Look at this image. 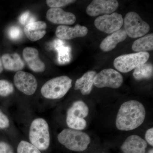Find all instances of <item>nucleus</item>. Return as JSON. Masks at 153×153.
Here are the masks:
<instances>
[{
  "label": "nucleus",
  "instance_id": "f257e3e1",
  "mask_svg": "<svg viewBox=\"0 0 153 153\" xmlns=\"http://www.w3.org/2000/svg\"><path fill=\"white\" fill-rule=\"evenodd\" d=\"M146 115L144 106L140 102L134 100L126 102L119 110L116 126L120 130H132L142 124Z\"/></svg>",
  "mask_w": 153,
  "mask_h": 153
},
{
  "label": "nucleus",
  "instance_id": "f03ea898",
  "mask_svg": "<svg viewBox=\"0 0 153 153\" xmlns=\"http://www.w3.org/2000/svg\"><path fill=\"white\" fill-rule=\"evenodd\" d=\"M57 139L68 149L74 152L85 150L91 142L87 134L71 128L63 129L57 136Z\"/></svg>",
  "mask_w": 153,
  "mask_h": 153
},
{
  "label": "nucleus",
  "instance_id": "7ed1b4c3",
  "mask_svg": "<svg viewBox=\"0 0 153 153\" xmlns=\"http://www.w3.org/2000/svg\"><path fill=\"white\" fill-rule=\"evenodd\" d=\"M29 138L31 143L39 150H45L50 144V134L48 123L44 119L34 120L30 127Z\"/></svg>",
  "mask_w": 153,
  "mask_h": 153
},
{
  "label": "nucleus",
  "instance_id": "20e7f679",
  "mask_svg": "<svg viewBox=\"0 0 153 153\" xmlns=\"http://www.w3.org/2000/svg\"><path fill=\"white\" fill-rule=\"evenodd\" d=\"M72 79L66 76H57L48 80L41 88L45 98L59 99L66 95L72 85Z\"/></svg>",
  "mask_w": 153,
  "mask_h": 153
},
{
  "label": "nucleus",
  "instance_id": "39448f33",
  "mask_svg": "<svg viewBox=\"0 0 153 153\" xmlns=\"http://www.w3.org/2000/svg\"><path fill=\"white\" fill-rule=\"evenodd\" d=\"M89 113L88 107L82 101H77L73 103L67 113L66 123L70 128L82 130L86 126V117Z\"/></svg>",
  "mask_w": 153,
  "mask_h": 153
},
{
  "label": "nucleus",
  "instance_id": "423d86ee",
  "mask_svg": "<svg viewBox=\"0 0 153 153\" xmlns=\"http://www.w3.org/2000/svg\"><path fill=\"white\" fill-rule=\"evenodd\" d=\"M149 57V54L147 52L121 55L115 59L114 66L118 71L127 73L146 63Z\"/></svg>",
  "mask_w": 153,
  "mask_h": 153
},
{
  "label": "nucleus",
  "instance_id": "0eeeda50",
  "mask_svg": "<svg viewBox=\"0 0 153 153\" xmlns=\"http://www.w3.org/2000/svg\"><path fill=\"white\" fill-rule=\"evenodd\" d=\"M123 25L127 36L133 38L145 36L150 29L149 24L143 21L139 15L134 12L126 14Z\"/></svg>",
  "mask_w": 153,
  "mask_h": 153
},
{
  "label": "nucleus",
  "instance_id": "6e6552de",
  "mask_svg": "<svg viewBox=\"0 0 153 153\" xmlns=\"http://www.w3.org/2000/svg\"><path fill=\"white\" fill-rule=\"evenodd\" d=\"M123 81V76L120 73L112 68H106L96 74L94 84L98 88H117L121 86Z\"/></svg>",
  "mask_w": 153,
  "mask_h": 153
},
{
  "label": "nucleus",
  "instance_id": "1a4fd4ad",
  "mask_svg": "<svg viewBox=\"0 0 153 153\" xmlns=\"http://www.w3.org/2000/svg\"><path fill=\"white\" fill-rule=\"evenodd\" d=\"M94 26L100 31L107 34H112L121 29L123 24V19L117 13L104 15L95 19Z\"/></svg>",
  "mask_w": 153,
  "mask_h": 153
},
{
  "label": "nucleus",
  "instance_id": "9d476101",
  "mask_svg": "<svg viewBox=\"0 0 153 153\" xmlns=\"http://www.w3.org/2000/svg\"><path fill=\"white\" fill-rule=\"evenodd\" d=\"M15 86L26 95H31L36 92L38 82L35 76L24 71H17L14 77Z\"/></svg>",
  "mask_w": 153,
  "mask_h": 153
},
{
  "label": "nucleus",
  "instance_id": "9b49d317",
  "mask_svg": "<svg viewBox=\"0 0 153 153\" xmlns=\"http://www.w3.org/2000/svg\"><path fill=\"white\" fill-rule=\"evenodd\" d=\"M118 7L119 3L116 0H94L88 6L86 13L91 17L112 14Z\"/></svg>",
  "mask_w": 153,
  "mask_h": 153
},
{
  "label": "nucleus",
  "instance_id": "f8f14e48",
  "mask_svg": "<svg viewBox=\"0 0 153 153\" xmlns=\"http://www.w3.org/2000/svg\"><path fill=\"white\" fill-rule=\"evenodd\" d=\"M88 32L87 28L84 26L76 25L74 27H72L66 25H60L56 29L55 34L59 39L68 40L85 37Z\"/></svg>",
  "mask_w": 153,
  "mask_h": 153
},
{
  "label": "nucleus",
  "instance_id": "ddd939ff",
  "mask_svg": "<svg viewBox=\"0 0 153 153\" xmlns=\"http://www.w3.org/2000/svg\"><path fill=\"white\" fill-rule=\"evenodd\" d=\"M47 18L53 24L62 25H72L76 22L75 15L60 8H51L47 13Z\"/></svg>",
  "mask_w": 153,
  "mask_h": 153
},
{
  "label": "nucleus",
  "instance_id": "4468645a",
  "mask_svg": "<svg viewBox=\"0 0 153 153\" xmlns=\"http://www.w3.org/2000/svg\"><path fill=\"white\" fill-rule=\"evenodd\" d=\"M146 142L137 135L130 136L121 147L123 153H146Z\"/></svg>",
  "mask_w": 153,
  "mask_h": 153
},
{
  "label": "nucleus",
  "instance_id": "2eb2a0df",
  "mask_svg": "<svg viewBox=\"0 0 153 153\" xmlns=\"http://www.w3.org/2000/svg\"><path fill=\"white\" fill-rule=\"evenodd\" d=\"M23 57L30 69L36 72H43L45 65L39 57L38 50L33 47H26L23 50Z\"/></svg>",
  "mask_w": 153,
  "mask_h": 153
},
{
  "label": "nucleus",
  "instance_id": "dca6fc26",
  "mask_svg": "<svg viewBox=\"0 0 153 153\" xmlns=\"http://www.w3.org/2000/svg\"><path fill=\"white\" fill-rule=\"evenodd\" d=\"M47 25L42 21L33 22L25 26L24 31L27 38L32 41H36L43 38L46 33Z\"/></svg>",
  "mask_w": 153,
  "mask_h": 153
},
{
  "label": "nucleus",
  "instance_id": "f3484780",
  "mask_svg": "<svg viewBox=\"0 0 153 153\" xmlns=\"http://www.w3.org/2000/svg\"><path fill=\"white\" fill-rule=\"evenodd\" d=\"M127 36L124 29H120L103 39L100 46V49L105 52L111 51L117 44L125 41Z\"/></svg>",
  "mask_w": 153,
  "mask_h": 153
},
{
  "label": "nucleus",
  "instance_id": "a211bd4d",
  "mask_svg": "<svg viewBox=\"0 0 153 153\" xmlns=\"http://www.w3.org/2000/svg\"><path fill=\"white\" fill-rule=\"evenodd\" d=\"M97 73L90 71L85 73L80 78L76 79L74 89L79 90L83 95H88L91 92L94 84V80Z\"/></svg>",
  "mask_w": 153,
  "mask_h": 153
},
{
  "label": "nucleus",
  "instance_id": "6ab92c4d",
  "mask_svg": "<svg viewBox=\"0 0 153 153\" xmlns=\"http://www.w3.org/2000/svg\"><path fill=\"white\" fill-rule=\"evenodd\" d=\"M1 61L4 68L9 71H20L25 67V63L17 53L4 54Z\"/></svg>",
  "mask_w": 153,
  "mask_h": 153
},
{
  "label": "nucleus",
  "instance_id": "aec40b11",
  "mask_svg": "<svg viewBox=\"0 0 153 153\" xmlns=\"http://www.w3.org/2000/svg\"><path fill=\"white\" fill-rule=\"evenodd\" d=\"M132 49L136 52H146L153 49V34H149L134 42Z\"/></svg>",
  "mask_w": 153,
  "mask_h": 153
},
{
  "label": "nucleus",
  "instance_id": "412c9836",
  "mask_svg": "<svg viewBox=\"0 0 153 153\" xmlns=\"http://www.w3.org/2000/svg\"><path fill=\"white\" fill-rule=\"evenodd\" d=\"M133 74L134 79L138 80L152 78L153 74L152 64L146 63L140 65L135 68Z\"/></svg>",
  "mask_w": 153,
  "mask_h": 153
},
{
  "label": "nucleus",
  "instance_id": "4be33fe9",
  "mask_svg": "<svg viewBox=\"0 0 153 153\" xmlns=\"http://www.w3.org/2000/svg\"><path fill=\"white\" fill-rule=\"evenodd\" d=\"M17 153H41L40 150L32 144L22 141L19 143L17 148Z\"/></svg>",
  "mask_w": 153,
  "mask_h": 153
},
{
  "label": "nucleus",
  "instance_id": "5701e85b",
  "mask_svg": "<svg viewBox=\"0 0 153 153\" xmlns=\"http://www.w3.org/2000/svg\"><path fill=\"white\" fill-rule=\"evenodd\" d=\"M14 91V87L12 83L7 80H0V96H7Z\"/></svg>",
  "mask_w": 153,
  "mask_h": 153
},
{
  "label": "nucleus",
  "instance_id": "b1692460",
  "mask_svg": "<svg viewBox=\"0 0 153 153\" xmlns=\"http://www.w3.org/2000/svg\"><path fill=\"white\" fill-rule=\"evenodd\" d=\"M75 1L73 0H47L46 2L51 8H60Z\"/></svg>",
  "mask_w": 153,
  "mask_h": 153
},
{
  "label": "nucleus",
  "instance_id": "393cba45",
  "mask_svg": "<svg viewBox=\"0 0 153 153\" xmlns=\"http://www.w3.org/2000/svg\"><path fill=\"white\" fill-rule=\"evenodd\" d=\"M8 35L11 40L16 41L22 37V31L18 26H12L8 31Z\"/></svg>",
  "mask_w": 153,
  "mask_h": 153
},
{
  "label": "nucleus",
  "instance_id": "a878e982",
  "mask_svg": "<svg viewBox=\"0 0 153 153\" xmlns=\"http://www.w3.org/2000/svg\"><path fill=\"white\" fill-rule=\"evenodd\" d=\"M36 18L28 11L23 13L19 18L20 24L25 26L30 23L36 22Z\"/></svg>",
  "mask_w": 153,
  "mask_h": 153
},
{
  "label": "nucleus",
  "instance_id": "bb28decb",
  "mask_svg": "<svg viewBox=\"0 0 153 153\" xmlns=\"http://www.w3.org/2000/svg\"><path fill=\"white\" fill-rule=\"evenodd\" d=\"M10 125L8 117L0 110V128H6Z\"/></svg>",
  "mask_w": 153,
  "mask_h": 153
},
{
  "label": "nucleus",
  "instance_id": "cd10ccee",
  "mask_svg": "<svg viewBox=\"0 0 153 153\" xmlns=\"http://www.w3.org/2000/svg\"><path fill=\"white\" fill-rule=\"evenodd\" d=\"M0 153H14L10 146L5 142L0 143Z\"/></svg>",
  "mask_w": 153,
  "mask_h": 153
},
{
  "label": "nucleus",
  "instance_id": "c85d7f7f",
  "mask_svg": "<svg viewBox=\"0 0 153 153\" xmlns=\"http://www.w3.org/2000/svg\"><path fill=\"white\" fill-rule=\"evenodd\" d=\"M145 138L147 142L150 145L153 146V128H152L149 129L146 131Z\"/></svg>",
  "mask_w": 153,
  "mask_h": 153
},
{
  "label": "nucleus",
  "instance_id": "c756f323",
  "mask_svg": "<svg viewBox=\"0 0 153 153\" xmlns=\"http://www.w3.org/2000/svg\"><path fill=\"white\" fill-rule=\"evenodd\" d=\"M3 71V66L1 60L0 58V73H1Z\"/></svg>",
  "mask_w": 153,
  "mask_h": 153
},
{
  "label": "nucleus",
  "instance_id": "7c9ffc66",
  "mask_svg": "<svg viewBox=\"0 0 153 153\" xmlns=\"http://www.w3.org/2000/svg\"><path fill=\"white\" fill-rule=\"evenodd\" d=\"M153 153V149H152L150 150L149 151V153Z\"/></svg>",
  "mask_w": 153,
  "mask_h": 153
}]
</instances>
